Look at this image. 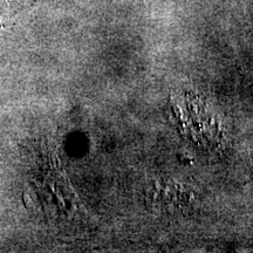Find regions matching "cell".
I'll list each match as a JSON object with an SVG mask.
<instances>
[]
</instances>
